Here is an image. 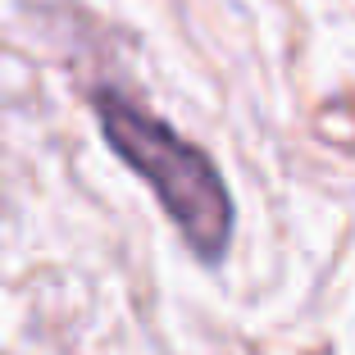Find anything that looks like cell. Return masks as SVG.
Listing matches in <instances>:
<instances>
[{"label":"cell","instance_id":"1","mask_svg":"<svg viewBox=\"0 0 355 355\" xmlns=\"http://www.w3.org/2000/svg\"><path fill=\"white\" fill-rule=\"evenodd\" d=\"M96 119H101L105 141L119 150V159L155 187L159 205L178 223L182 241L209 264L223 260L232 237V196L214 159L200 146H191L187 137H178L150 110L123 101L119 92H96Z\"/></svg>","mask_w":355,"mask_h":355}]
</instances>
